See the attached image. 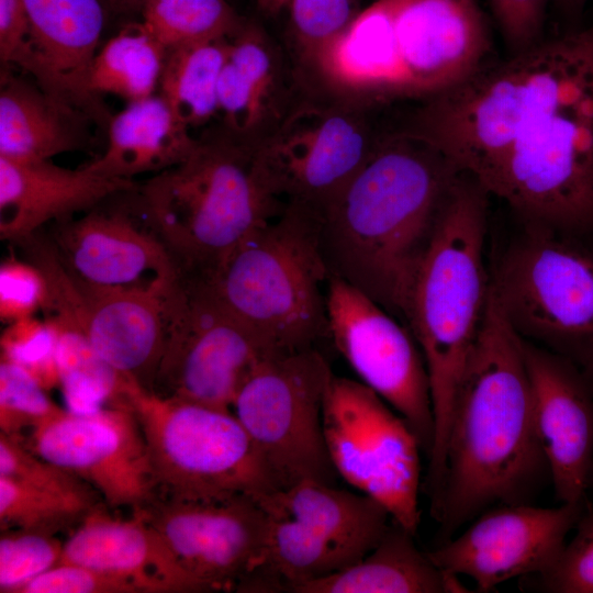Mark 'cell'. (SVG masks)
I'll list each match as a JSON object with an SVG mask.
<instances>
[{
  "mask_svg": "<svg viewBox=\"0 0 593 593\" xmlns=\"http://www.w3.org/2000/svg\"><path fill=\"white\" fill-rule=\"evenodd\" d=\"M31 47L30 23L22 0H0V59L2 67L27 61Z\"/></svg>",
  "mask_w": 593,
  "mask_h": 593,
  "instance_id": "ee69618b",
  "label": "cell"
},
{
  "mask_svg": "<svg viewBox=\"0 0 593 593\" xmlns=\"http://www.w3.org/2000/svg\"><path fill=\"white\" fill-rule=\"evenodd\" d=\"M328 278L317 216L287 205L201 280L276 349L293 353L328 338Z\"/></svg>",
  "mask_w": 593,
  "mask_h": 593,
  "instance_id": "8992f818",
  "label": "cell"
},
{
  "mask_svg": "<svg viewBox=\"0 0 593 593\" xmlns=\"http://www.w3.org/2000/svg\"><path fill=\"white\" fill-rule=\"evenodd\" d=\"M323 428L338 477L381 503L394 523L415 535L422 448L407 422L359 380L333 374Z\"/></svg>",
  "mask_w": 593,
  "mask_h": 593,
  "instance_id": "8fae6325",
  "label": "cell"
},
{
  "mask_svg": "<svg viewBox=\"0 0 593 593\" xmlns=\"http://www.w3.org/2000/svg\"><path fill=\"white\" fill-rule=\"evenodd\" d=\"M64 542L54 534L1 530L0 592L18 593L31 580L59 563Z\"/></svg>",
  "mask_w": 593,
  "mask_h": 593,
  "instance_id": "8d00e7d4",
  "label": "cell"
},
{
  "mask_svg": "<svg viewBox=\"0 0 593 593\" xmlns=\"http://www.w3.org/2000/svg\"><path fill=\"white\" fill-rule=\"evenodd\" d=\"M537 437L561 503L586 501L593 485V390L570 359L524 340Z\"/></svg>",
  "mask_w": 593,
  "mask_h": 593,
  "instance_id": "ffe728a7",
  "label": "cell"
},
{
  "mask_svg": "<svg viewBox=\"0 0 593 593\" xmlns=\"http://www.w3.org/2000/svg\"><path fill=\"white\" fill-rule=\"evenodd\" d=\"M589 507L588 500L558 507L494 506L459 537L427 553L440 571L468 575L478 592H490L507 580L550 569Z\"/></svg>",
  "mask_w": 593,
  "mask_h": 593,
  "instance_id": "e0dca14e",
  "label": "cell"
},
{
  "mask_svg": "<svg viewBox=\"0 0 593 593\" xmlns=\"http://www.w3.org/2000/svg\"><path fill=\"white\" fill-rule=\"evenodd\" d=\"M399 97L428 98L480 68L490 51L475 0H384Z\"/></svg>",
  "mask_w": 593,
  "mask_h": 593,
  "instance_id": "ac0fdd59",
  "label": "cell"
},
{
  "mask_svg": "<svg viewBox=\"0 0 593 593\" xmlns=\"http://www.w3.org/2000/svg\"><path fill=\"white\" fill-rule=\"evenodd\" d=\"M328 338L359 381L410 425L422 452L430 455L434 416L422 351L407 325L350 283L329 276Z\"/></svg>",
  "mask_w": 593,
  "mask_h": 593,
  "instance_id": "4fadbf2b",
  "label": "cell"
},
{
  "mask_svg": "<svg viewBox=\"0 0 593 593\" xmlns=\"http://www.w3.org/2000/svg\"><path fill=\"white\" fill-rule=\"evenodd\" d=\"M557 3L560 8L568 11H579L586 0H551Z\"/></svg>",
  "mask_w": 593,
  "mask_h": 593,
  "instance_id": "7dc6e473",
  "label": "cell"
},
{
  "mask_svg": "<svg viewBox=\"0 0 593 593\" xmlns=\"http://www.w3.org/2000/svg\"><path fill=\"white\" fill-rule=\"evenodd\" d=\"M167 49L136 23L99 48L90 71V88L102 98L114 94L133 102L158 90Z\"/></svg>",
  "mask_w": 593,
  "mask_h": 593,
  "instance_id": "1f68e13d",
  "label": "cell"
},
{
  "mask_svg": "<svg viewBox=\"0 0 593 593\" xmlns=\"http://www.w3.org/2000/svg\"><path fill=\"white\" fill-rule=\"evenodd\" d=\"M138 191L180 270L200 279L284 209L260 175L255 146L219 124L198 136L180 164L153 175Z\"/></svg>",
  "mask_w": 593,
  "mask_h": 593,
  "instance_id": "277c9868",
  "label": "cell"
},
{
  "mask_svg": "<svg viewBox=\"0 0 593 593\" xmlns=\"http://www.w3.org/2000/svg\"><path fill=\"white\" fill-rule=\"evenodd\" d=\"M547 478L524 342L491 289L455 395L441 488L430 512L443 535L451 536L489 508L529 503Z\"/></svg>",
  "mask_w": 593,
  "mask_h": 593,
  "instance_id": "7a4b0ae2",
  "label": "cell"
},
{
  "mask_svg": "<svg viewBox=\"0 0 593 593\" xmlns=\"http://www.w3.org/2000/svg\"><path fill=\"white\" fill-rule=\"evenodd\" d=\"M21 444L89 484L109 508L134 511L158 495L146 441L127 402L89 414L66 410Z\"/></svg>",
  "mask_w": 593,
  "mask_h": 593,
  "instance_id": "9a60e30c",
  "label": "cell"
},
{
  "mask_svg": "<svg viewBox=\"0 0 593 593\" xmlns=\"http://www.w3.org/2000/svg\"><path fill=\"white\" fill-rule=\"evenodd\" d=\"M482 187L523 226L593 238V49L521 120Z\"/></svg>",
  "mask_w": 593,
  "mask_h": 593,
  "instance_id": "5b68a950",
  "label": "cell"
},
{
  "mask_svg": "<svg viewBox=\"0 0 593 593\" xmlns=\"http://www.w3.org/2000/svg\"><path fill=\"white\" fill-rule=\"evenodd\" d=\"M31 47L23 71L45 91L87 114L103 131L112 118L90 88L104 26L103 0H22Z\"/></svg>",
  "mask_w": 593,
  "mask_h": 593,
  "instance_id": "44dd1931",
  "label": "cell"
},
{
  "mask_svg": "<svg viewBox=\"0 0 593 593\" xmlns=\"http://www.w3.org/2000/svg\"><path fill=\"white\" fill-rule=\"evenodd\" d=\"M138 186L111 194L80 217L52 223L46 235L68 271L82 282L164 295L181 270L158 235Z\"/></svg>",
  "mask_w": 593,
  "mask_h": 593,
  "instance_id": "5bb4252c",
  "label": "cell"
},
{
  "mask_svg": "<svg viewBox=\"0 0 593 593\" xmlns=\"http://www.w3.org/2000/svg\"><path fill=\"white\" fill-rule=\"evenodd\" d=\"M459 171L424 141L380 136L365 164L317 217L329 276L406 325L413 287Z\"/></svg>",
  "mask_w": 593,
  "mask_h": 593,
  "instance_id": "6da1fadb",
  "label": "cell"
},
{
  "mask_svg": "<svg viewBox=\"0 0 593 593\" xmlns=\"http://www.w3.org/2000/svg\"><path fill=\"white\" fill-rule=\"evenodd\" d=\"M18 593H143L132 580L75 563H58Z\"/></svg>",
  "mask_w": 593,
  "mask_h": 593,
  "instance_id": "60d3db41",
  "label": "cell"
},
{
  "mask_svg": "<svg viewBox=\"0 0 593 593\" xmlns=\"http://www.w3.org/2000/svg\"><path fill=\"white\" fill-rule=\"evenodd\" d=\"M359 104L340 97L294 103L255 146L260 175L283 206L318 217L365 164L380 136Z\"/></svg>",
  "mask_w": 593,
  "mask_h": 593,
  "instance_id": "7c38bea8",
  "label": "cell"
},
{
  "mask_svg": "<svg viewBox=\"0 0 593 593\" xmlns=\"http://www.w3.org/2000/svg\"><path fill=\"white\" fill-rule=\"evenodd\" d=\"M136 511L204 592L237 591L259 563L269 515L251 495L220 500L157 495Z\"/></svg>",
  "mask_w": 593,
  "mask_h": 593,
  "instance_id": "2e32d148",
  "label": "cell"
},
{
  "mask_svg": "<svg viewBox=\"0 0 593 593\" xmlns=\"http://www.w3.org/2000/svg\"><path fill=\"white\" fill-rule=\"evenodd\" d=\"M333 371L316 347L276 355L242 385L232 411L277 490L311 480L335 485L323 406Z\"/></svg>",
  "mask_w": 593,
  "mask_h": 593,
  "instance_id": "30bf717a",
  "label": "cell"
},
{
  "mask_svg": "<svg viewBox=\"0 0 593 593\" xmlns=\"http://www.w3.org/2000/svg\"><path fill=\"white\" fill-rule=\"evenodd\" d=\"M1 357L30 371L45 388L59 384L55 362L56 332L46 320L23 317L2 331Z\"/></svg>",
  "mask_w": 593,
  "mask_h": 593,
  "instance_id": "ab89813d",
  "label": "cell"
},
{
  "mask_svg": "<svg viewBox=\"0 0 593 593\" xmlns=\"http://www.w3.org/2000/svg\"><path fill=\"white\" fill-rule=\"evenodd\" d=\"M56 332L55 362L68 411L93 413L107 405L125 403L131 378L104 360L79 324L65 314L44 312Z\"/></svg>",
  "mask_w": 593,
  "mask_h": 593,
  "instance_id": "f546056e",
  "label": "cell"
},
{
  "mask_svg": "<svg viewBox=\"0 0 593 593\" xmlns=\"http://www.w3.org/2000/svg\"><path fill=\"white\" fill-rule=\"evenodd\" d=\"M90 118L45 91L33 79L1 67L0 156L48 160L91 145Z\"/></svg>",
  "mask_w": 593,
  "mask_h": 593,
  "instance_id": "d4e9b609",
  "label": "cell"
},
{
  "mask_svg": "<svg viewBox=\"0 0 593 593\" xmlns=\"http://www.w3.org/2000/svg\"><path fill=\"white\" fill-rule=\"evenodd\" d=\"M126 402L141 425L158 496L220 500L277 491L232 410L164 396L135 380Z\"/></svg>",
  "mask_w": 593,
  "mask_h": 593,
  "instance_id": "52a82bcc",
  "label": "cell"
},
{
  "mask_svg": "<svg viewBox=\"0 0 593 593\" xmlns=\"http://www.w3.org/2000/svg\"><path fill=\"white\" fill-rule=\"evenodd\" d=\"M134 180L104 177L87 166L64 168L48 160L0 156V237L15 244L49 223L86 212Z\"/></svg>",
  "mask_w": 593,
  "mask_h": 593,
  "instance_id": "603a6c76",
  "label": "cell"
},
{
  "mask_svg": "<svg viewBox=\"0 0 593 593\" xmlns=\"http://www.w3.org/2000/svg\"><path fill=\"white\" fill-rule=\"evenodd\" d=\"M358 560L354 552L315 529L292 518L269 515L259 563L240 583L239 592H294Z\"/></svg>",
  "mask_w": 593,
  "mask_h": 593,
  "instance_id": "f1b7e54d",
  "label": "cell"
},
{
  "mask_svg": "<svg viewBox=\"0 0 593 593\" xmlns=\"http://www.w3.org/2000/svg\"><path fill=\"white\" fill-rule=\"evenodd\" d=\"M103 153L87 167L104 177L133 180L180 164L198 136L178 119L159 94L128 102L112 115Z\"/></svg>",
  "mask_w": 593,
  "mask_h": 593,
  "instance_id": "484cf974",
  "label": "cell"
},
{
  "mask_svg": "<svg viewBox=\"0 0 593 593\" xmlns=\"http://www.w3.org/2000/svg\"><path fill=\"white\" fill-rule=\"evenodd\" d=\"M489 195L473 177L460 174L410 300L406 325L430 387L434 443L425 484L433 493L441 486L455 395L491 291L484 261Z\"/></svg>",
  "mask_w": 593,
  "mask_h": 593,
  "instance_id": "3957f363",
  "label": "cell"
},
{
  "mask_svg": "<svg viewBox=\"0 0 593 593\" xmlns=\"http://www.w3.org/2000/svg\"><path fill=\"white\" fill-rule=\"evenodd\" d=\"M255 2L262 11L276 14L286 9L288 0H255Z\"/></svg>",
  "mask_w": 593,
  "mask_h": 593,
  "instance_id": "bcb514c9",
  "label": "cell"
},
{
  "mask_svg": "<svg viewBox=\"0 0 593 593\" xmlns=\"http://www.w3.org/2000/svg\"><path fill=\"white\" fill-rule=\"evenodd\" d=\"M0 477L58 494L100 497L94 489L75 474L47 461L2 433H0Z\"/></svg>",
  "mask_w": 593,
  "mask_h": 593,
  "instance_id": "f35d334b",
  "label": "cell"
},
{
  "mask_svg": "<svg viewBox=\"0 0 593 593\" xmlns=\"http://www.w3.org/2000/svg\"><path fill=\"white\" fill-rule=\"evenodd\" d=\"M230 40L175 47L166 53L158 94L190 130L217 116V82Z\"/></svg>",
  "mask_w": 593,
  "mask_h": 593,
  "instance_id": "4dcf8cb0",
  "label": "cell"
},
{
  "mask_svg": "<svg viewBox=\"0 0 593 593\" xmlns=\"http://www.w3.org/2000/svg\"><path fill=\"white\" fill-rule=\"evenodd\" d=\"M163 296L94 287L57 267L46 277L44 306L70 316L104 360L152 390L165 342Z\"/></svg>",
  "mask_w": 593,
  "mask_h": 593,
  "instance_id": "d6986e66",
  "label": "cell"
},
{
  "mask_svg": "<svg viewBox=\"0 0 593 593\" xmlns=\"http://www.w3.org/2000/svg\"><path fill=\"white\" fill-rule=\"evenodd\" d=\"M25 368L1 357L0 433L23 443L43 423L65 412Z\"/></svg>",
  "mask_w": 593,
  "mask_h": 593,
  "instance_id": "e575fe53",
  "label": "cell"
},
{
  "mask_svg": "<svg viewBox=\"0 0 593 593\" xmlns=\"http://www.w3.org/2000/svg\"><path fill=\"white\" fill-rule=\"evenodd\" d=\"M286 8L296 52L312 68L358 14L354 0H288Z\"/></svg>",
  "mask_w": 593,
  "mask_h": 593,
  "instance_id": "d590c367",
  "label": "cell"
},
{
  "mask_svg": "<svg viewBox=\"0 0 593 593\" xmlns=\"http://www.w3.org/2000/svg\"><path fill=\"white\" fill-rule=\"evenodd\" d=\"M549 1L551 0H489L504 40L513 54L542 41Z\"/></svg>",
  "mask_w": 593,
  "mask_h": 593,
  "instance_id": "7bdbcfd3",
  "label": "cell"
},
{
  "mask_svg": "<svg viewBox=\"0 0 593 593\" xmlns=\"http://www.w3.org/2000/svg\"><path fill=\"white\" fill-rule=\"evenodd\" d=\"M582 371L584 372V374H585L586 379L589 380V382L591 384V388L593 390V365L589 366L585 369H582Z\"/></svg>",
  "mask_w": 593,
  "mask_h": 593,
  "instance_id": "c3c4849f",
  "label": "cell"
},
{
  "mask_svg": "<svg viewBox=\"0 0 593 593\" xmlns=\"http://www.w3.org/2000/svg\"><path fill=\"white\" fill-rule=\"evenodd\" d=\"M575 535L546 572L524 577V588L552 593H593V510L575 524Z\"/></svg>",
  "mask_w": 593,
  "mask_h": 593,
  "instance_id": "74e56055",
  "label": "cell"
},
{
  "mask_svg": "<svg viewBox=\"0 0 593 593\" xmlns=\"http://www.w3.org/2000/svg\"><path fill=\"white\" fill-rule=\"evenodd\" d=\"M139 15L143 26L167 51L230 40L245 25L225 0H148Z\"/></svg>",
  "mask_w": 593,
  "mask_h": 593,
  "instance_id": "d6a6232c",
  "label": "cell"
},
{
  "mask_svg": "<svg viewBox=\"0 0 593 593\" xmlns=\"http://www.w3.org/2000/svg\"><path fill=\"white\" fill-rule=\"evenodd\" d=\"M255 499L269 515L295 519L360 559L392 522L388 510L371 496L311 480Z\"/></svg>",
  "mask_w": 593,
  "mask_h": 593,
  "instance_id": "4316f807",
  "label": "cell"
},
{
  "mask_svg": "<svg viewBox=\"0 0 593 593\" xmlns=\"http://www.w3.org/2000/svg\"><path fill=\"white\" fill-rule=\"evenodd\" d=\"M411 534L391 522L378 545L357 562L298 586L295 593H446L445 577Z\"/></svg>",
  "mask_w": 593,
  "mask_h": 593,
  "instance_id": "83f0119b",
  "label": "cell"
},
{
  "mask_svg": "<svg viewBox=\"0 0 593 593\" xmlns=\"http://www.w3.org/2000/svg\"><path fill=\"white\" fill-rule=\"evenodd\" d=\"M45 281L41 271L29 260L14 256L0 267V318L3 323L33 316L42 309Z\"/></svg>",
  "mask_w": 593,
  "mask_h": 593,
  "instance_id": "b9f144b4",
  "label": "cell"
},
{
  "mask_svg": "<svg viewBox=\"0 0 593 593\" xmlns=\"http://www.w3.org/2000/svg\"><path fill=\"white\" fill-rule=\"evenodd\" d=\"M105 504L80 522L64 542L59 563L125 577L143 593L204 592L138 511L121 518Z\"/></svg>",
  "mask_w": 593,
  "mask_h": 593,
  "instance_id": "7402d4cb",
  "label": "cell"
},
{
  "mask_svg": "<svg viewBox=\"0 0 593 593\" xmlns=\"http://www.w3.org/2000/svg\"><path fill=\"white\" fill-rule=\"evenodd\" d=\"M100 497L70 496L0 477V529L56 534L103 505Z\"/></svg>",
  "mask_w": 593,
  "mask_h": 593,
  "instance_id": "836d02e7",
  "label": "cell"
},
{
  "mask_svg": "<svg viewBox=\"0 0 593 593\" xmlns=\"http://www.w3.org/2000/svg\"><path fill=\"white\" fill-rule=\"evenodd\" d=\"M165 342L153 391L232 410L248 377L280 353L199 278L180 272L163 296Z\"/></svg>",
  "mask_w": 593,
  "mask_h": 593,
  "instance_id": "9c48e42d",
  "label": "cell"
},
{
  "mask_svg": "<svg viewBox=\"0 0 593 593\" xmlns=\"http://www.w3.org/2000/svg\"><path fill=\"white\" fill-rule=\"evenodd\" d=\"M148 0H103L108 10L116 14H141Z\"/></svg>",
  "mask_w": 593,
  "mask_h": 593,
  "instance_id": "f6af8a7d",
  "label": "cell"
},
{
  "mask_svg": "<svg viewBox=\"0 0 593 593\" xmlns=\"http://www.w3.org/2000/svg\"><path fill=\"white\" fill-rule=\"evenodd\" d=\"M514 331L581 369L593 363V238L523 226L491 273Z\"/></svg>",
  "mask_w": 593,
  "mask_h": 593,
  "instance_id": "ba28073f",
  "label": "cell"
},
{
  "mask_svg": "<svg viewBox=\"0 0 593 593\" xmlns=\"http://www.w3.org/2000/svg\"><path fill=\"white\" fill-rule=\"evenodd\" d=\"M277 49L255 26L245 24L230 40L217 82L219 125L256 146L268 136L294 103H289Z\"/></svg>",
  "mask_w": 593,
  "mask_h": 593,
  "instance_id": "cb8c5ba5",
  "label": "cell"
}]
</instances>
